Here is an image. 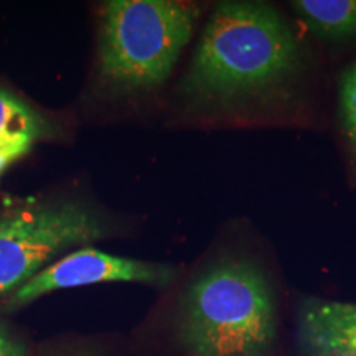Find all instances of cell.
Returning a JSON list of instances; mask_svg holds the SVG:
<instances>
[{
	"mask_svg": "<svg viewBox=\"0 0 356 356\" xmlns=\"http://www.w3.org/2000/svg\"><path fill=\"white\" fill-rule=\"evenodd\" d=\"M302 68L299 40L275 8L222 2L204 25L181 91L195 104L252 113L286 101Z\"/></svg>",
	"mask_w": 356,
	"mask_h": 356,
	"instance_id": "cell-1",
	"label": "cell"
},
{
	"mask_svg": "<svg viewBox=\"0 0 356 356\" xmlns=\"http://www.w3.org/2000/svg\"><path fill=\"white\" fill-rule=\"evenodd\" d=\"M277 338V300L256 262L218 261L181 297L177 340L186 356H273Z\"/></svg>",
	"mask_w": 356,
	"mask_h": 356,
	"instance_id": "cell-2",
	"label": "cell"
},
{
	"mask_svg": "<svg viewBox=\"0 0 356 356\" xmlns=\"http://www.w3.org/2000/svg\"><path fill=\"white\" fill-rule=\"evenodd\" d=\"M200 10L170 0H113L102 8V76L122 91L162 86L193 37Z\"/></svg>",
	"mask_w": 356,
	"mask_h": 356,
	"instance_id": "cell-3",
	"label": "cell"
},
{
	"mask_svg": "<svg viewBox=\"0 0 356 356\" xmlns=\"http://www.w3.org/2000/svg\"><path fill=\"white\" fill-rule=\"evenodd\" d=\"M106 225L89 208L63 202L0 213V297L15 292L66 249L97 241Z\"/></svg>",
	"mask_w": 356,
	"mask_h": 356,
	"instance_id": "cell-4",
	"label": "cell"
},
{
	"mask_svg": "<svg viewBox=\"0 0 356 356\" xmlns=\"http://www.w3.org/2000/svg\"><path fill=\"white\" fill-rule=\"evenodd\" d=\"M175 275L177 270L172 266L126 259L86 248L71 252L26 280L24 286L8 296L3 309L13 312L40 299L44 293L101 282H137L163 287L170 284Z\"/></svg>",
	"mask_w": 356,
	"mask_h": 356,
	"instance_id": "cell-5",
	"label": "cell"
},
{
	"mask_svg": "<svg viewBox=\"0 0 356 356\" xmlns=\"http://www.w3.org/2000/svg\"><path fill=\"white\" fill-rule=\"evenodd\" d=\"M297 351L299 356H356V304L325 299L302 302Z\"/></svg>",
	"mask_w": 356,
	"mask_h": 356,
	"instance_id": "cell-6",
	"label": "cell"
},
{
	"mask_svg": "<svg viewBox=\"0 0 356 356\" xmlns=\"http://www.w3.org/2000/svg\"><path fill=\"white\" fill-rule=\"evenodd\" d=\"M296 15L327 42L356 38V0H293Z\"/></svg>",
	"mask_w": 356,
	"mask_h": 356,
	"instance_id": "cell-7",
	"label": "cell"
},
{
	"mask_svg": "<svg viewBox=\"0 0 356 356\" xmlns=\"http://www.w3.org/2000/svg\"><path fill=\"white\" fill-rule=\"evenodd\" d=\"M42 129L40 115L15 96L0 89V149H30Z\"/></svg>",
	"mask_w": 356,
	"mask_h": 356,
	"instance_id": "cell-8",
	"label": "cell"
},
{
	"mask_svg": "<svg viewBox=\"0 0 356 356\" xmlns=\"http://www.w3.org/2000/svg\"><path fill=\"white\" fill-rule=\"evenodd\" d=\"M338 118L346 149L356 165V61L341 71L338 83Z\"/></svg>",
	"mask_w": 356,
	"mask_h": 356,
	"instance_id": "cell-9",
	"label": "cell"
},
{
	"mask_svg": "<svg viewBox=\"0 0 356 356\" xmlns=\"http://www.w3.org/2000/svg\"><path fill=\"white\" fill-rule=\"evenodd\" d=\"M0 356H29L26 345L3 325H0Z\"/></svg>",
	"mask_w": 356,
	"mask_h": 356,
	"instance_id": "cell-10",
	"label": "cell"
},
{
	"mask_svg": "<svg viewBox=\"0 0 356 356\" xmlns=\"http://www.w3.org/2000/svg\"><path fill=\"white\" fill-rule=\"evenodd\" d=\"M29 149H20V147H8V149H0V173L10 165L12 162H15L17 159L26 154Z\"/></svg>",
	"mask_w": 356,
	"mask_h": 356,
	"instance_id": "cell-11",
	"label": "cell"
},
{
	"mask_svg": "<svg viewBox=\"0 0 356 356\" xmlns=\"http://www.w3.org/2000/svg\"><path fill=\"white\" fill-rule=\"evenodd\" d=\"M47 356H92L88 351H79V350H73V351H58V353H51Z\"/></svg>",
	"mask_w": 356,
	"mask_h": 356,
	"instance_id": "cell-12",
	"label": "cell"
}]
</instances>
